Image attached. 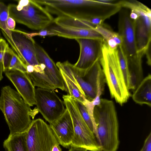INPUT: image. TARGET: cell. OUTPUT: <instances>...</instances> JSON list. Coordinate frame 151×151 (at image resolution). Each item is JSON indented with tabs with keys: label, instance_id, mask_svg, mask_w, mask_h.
I'll return each mask as SVG.
<instances>
[{
	"label": "cell",
	"instance_id": "cell-1",
	"mask_svg": "<svg viewBox=\"0 0 151 151\" xmlns=\"http://www.w3.org/2000/svg\"><path fill=\"white\" fill-rule=\"evenodd\" d=\"M16 91L9 86L2 87L0 96V110L4 114L10 136L27 131L35 116L37 108L32 109Z\"/></svg>",
	"mask_w": 151,
	"mask_h": 151
},
{
	"label": "cell",
	"instance_id": "cell-2",
	"mask_svg": "<svg viewBox=\"0 0 151 151\" xmlns=\"http://www.w3.org/2000/svg\"><path fill=\"white\" fill-rule=\"evenodd\" d=\"M96 138L102 151H117L119 144V124L117 112L112 101L101 99L94 109Z\"/></svg>",
	"mask_w": 151,
	"mask_h": 151
},
{
	"label": "cell",
	"instance_id": "cell-3",
	"mask_svg": "<svg viewBox=\"0 0 151 151\" xmlns=\"http://www.w3.org/2000/svg\"><path fill=\"white\" fill-rule=\"evenodd\" d=\"M117 49H111L103 42L99 62L111 97L122 105L127 102L131 95L125 83Z\"/></svg>",
	"mask_w": 151,
	"mask_h": 151
},
{
	"label": "cell",
	"instance_id": "cell-4",
	"mask_svg": "<svg viewBox=\"0 0 151 151\" xmlns=\"http://www.w3.org/2000/svg\"><path fill=\"white\" fill-rule=\"evenodd\" d=\"M8 7L9 17L31 29L42 30L53 22L50 14L34 0H20Z\"/></svg>",
	"mask_w": 151,
	"mask_h": 151
},
{
	"label": "cell",
	"instance_id": "cell-5",
	"mask_svg": "<svg viewBox=\"0 0 151 151\" xmlns=\"http://www.w3.org/2000/svg\"><path fill=\"white\" fill-rule=\"evenodd\" d=\"M62 97L73 125L74 135L70 146L84 148L90 151H102L94 132L82 117L76 100L68 94L63 95Z\"/></svg>",
	"mask_w": 151,
	"mask_h": 151
},
{
	"label": "cell",
	"instance_id": "cell-6",
	"mask_svg": "<svg viewBox=\"0 0 151 151\" xmlns=\"http://www.w3.org/2000/svg\"><path fill=\"white\" fill-rule=\"evenodd\" d=\"M130 11L136 13L137 16L134 20L137 52L145 54L150 49L151 41V10L137 1L129 4Z\"/></svg>",
	"mask_w": 151,
	"mask_h": 151
},
{
	"label": "cell",
	"instance_id": "cell-7",
	"mask_svg": "<svg viewBox=\"0 0 151 151\" xmlns=\"http://www.w3.org/2000/svg\"><path fill=\"white\" fill-rule=\"evenodd\" d=\"M27 132L28 151H51L59 144L49 125L40 118L33 120Z\"/></svg>",
	"mask_w": 151,
	"mask_h": 151
},
{
	"label": "cell",
	"instance_id": "cell-8",
	"mask_svg": "<svg viewBox=\"0 0 151 151\" xmlns=\"http://www.w3.org/2000/svg\"><path fill=\"white\" fill-rule=\"evenodd\" d=\"M35 97L37 109L49 124L58 119L65 110L63 101L54 90L38 87Z\"/></svg>",
	"mask_w": 151,
	"mask_h": 151
},
{
	"label": "cell",
	"instance_id": "cell-9",
	"mask_svg": "<svg viewBox=\"0 0 151 151\" xmlns=\"http://www.w3.org/2000/svg\"><path fill=\"white\" fill-rule=\"evenodd\" d=\"M75 40L79 45L80 53L78 60L73 66L78 73L82 76L95 62L99 60L104 41L100 39L87 38H79Z\"/></svg>",
	"mask_w": 151,
	"mask_h": 151
},
{
	"label": "cell",
	"instance_id": "cell-10",
	"mask_svg": "<svg viewBox=\"0 0 151 151\" xmlns=\"http://www.w3.org/2000/svg\"><path fill=\"white\" fill-rule=\"evenodd\" d=\"M11 31L13 41L24 62L26 65L34 67L33 73L39 72L41 67L36 57L35 42L30 33L15 29Z\"/></svg>",
	"mask_w": 151,
	"mask_h": 151
},
{
	"label": "cell",
	"instance_id": "cell-11",
	"mask_svg": "<svg viewBox=\"0 0 151 151\" xmlns=\"http://www.w3.org/2000/svg\"><path fill=\"white\" fill-rule=\"evenodd\" d=\"M119 12L118 33L122 39V47L128 58L137 53L134 23L129 17L128 9L122 8Z\"/></svg>",
	"mask_w": 151,
	"mask_h": 151
},
{
	"label": "cell",
	"instance_id": "cell-12",
	"mask_svg": "<svg viewBox=\"0 0 151 151\" xmlns=\"http://www.w3.org/2000/svg\"><path fill=\"white\" fill-rule=\"evenodd\" d=\"M5 73L25 102L30 106L36 105V89L27 73L14 70Z\"/></svg>",
	"mask_w": 151,
	"mask_h": 151
},
{
	"label": "cell",
	"instance_id": "cell-13",
	"mask_svg": "<svg viewBox=\"0 0 151 151\" xmlns=\"http://www.w3.org/2000/svg\"><path fill=\"white\" fill-rule=\"evenodd\" d=\"M49 125L59 145L69 148L73 137L74 129L70 116L66 108L62 115Z\"/></svg>",
	"mask_w": 151,
	"mask_h": 151
},
{
	"label": "cell",
	"instance_id": "cell-14",
	"mask_svg": "<svg viewBox=\"0 0 151 151\" xmlns=\"http://www.w3.org/2000/svg\"><path fill=\"white\" fill-rule=\"evenodd\" d=\"M36 57L40 63L45 66L47 77L55 87L65 91L63 81L60 70L56 64L42 47L35 42Z\"/></svg>",
	"mask_w": 151,
	"mask_h": 151
},
{
	"label": "cell",
	"instance_id": "cell-15",
	"mask_svg": "<svg viewBox=\"0 0 151 151\" xmlns=\"http://www.w3.org/2000/svg\"><path fill=\"white\" fill-rule=\"evenodd\" d=\"M56 64L60 70L65 73L81 88L86 99L92 101L96 98L97 90L84 77L78 73L73 64L68 60L63 62H58Z\"/></svg>",
	"mask_w": 151,
	"mask_h": 151
},
{
	"label": "cell",
	"instance_id": "cell-16",
	"mask_svg": "<svg viewBox=\"0 0 151 151\" xmlns=\"http://www.w3.org/2000/svg\"><path fill=\"white\" fill-rule=\"evenodd\" d=\"M55 36L75 39L87 38L103 40L102 36L94 29H86L60 26L55 24L48 29Z\"/></svg>",
	"mask_w": 151,
	"mask_h": 151
},
{
	"label": "cell",
	"instance_id": "cell-17",
	"mask_svg": "<svg viewBox=\"0 0 151 151\" xmlns=\"http://www.w3.org/2000/svg\"><path fill=\"white\" fill-rule=\"evenodd\" d=\"M145 55L143 52H137L134 56L127 58L129 77V90H135L143 79L142 60Z\"/></svg>",
	"mask_w": 151,
	"mask_h": 151
},
{
	"label": "cell",
	"instance_id": "cell-18",
	"mask_svg": "<svg viewBox=\"0 0 151 151\" xmlns=\"http://www.w3.org/2000/svg\"><path fill=\"white\" fill-rule=\"evenodd\" d=\"M133 100L137 104L151 106V75L149 74L143 79L132 95Z\"/></svg>",
	"mask_w": 151,
	"mask_h": 151
},
{
	"label": "cell",
	"instance_id": "cell-19",
	"mask_svg": "<svg viewBox=\"0 0 151 151\" xmlns=\"http://www.w3.org/2000/svg\"><path fill=\"white\" fill-rule=\"evenodd\" d=\"M94 29L102 36L104 42L111 49H116L122 45V40L121 36L104 23L96 26Z\"/></svg>",
	"mask_w": 151,
	"mask_h": 151
},
{
	"label": "cell",
	"instance_id": "cell-20",
	"mask_svg": "<svg viewBox=\"0 0 151 151\" xmlns=\"http://www.w3.org/2000/svg\"><path fill=\"white\" fill-rule=\"evenodd\" d=\"M27 132L9 136L4 142L6 151H28L26 142Z\"/></svg>",
	"mask_w": 151,
	"mask_h": 151
},
{
	"label": "cell",
	"instance_id": "cell-21",
	"mask_svg": "<svg viewBox=\"0 0 151 151\" xmlns=\"http://www.w3.org/2000/svg\"><path fill=\"white\" fill-rule=\"evenodd\" d=\"M9 17L8 8L3 3L0 2V29L8 42H9L13 50L19 58H22L13 41L11 30L8 28L7 22Z\"/></svg>",
	"mask_w": 151,
	"mask_h": 151
},
{
	"label": "cell",
	"instance_id": "cell-22",
	"mask_svg": "<svg viewBox=\"0 0 151 151\" xmlns=\"http://www.w3.org/2000/svg\"><path fill=\"white\" fill-rule=\"evenodd\" d=\"M60 71L63 81L65 91L75 100L83 103L86 99L81 88L65 73Z\"/></svg>",
	"mask_w": 151,
	"mask_h": 151
},
{
	"label": "cell",
	"instance_id": "cell-23",
	"mask_svg": "<svg viewBox=\"0 0 151 151\" xmlns=\"http://www.w3.org/2000/svg\"><path fill=\"white\" fill-rule=\"evenodd\" d=\"M15 53L5 40L2 38L0 39V63L2 64L4 72L8 70L10 61Z\"/></svg>",
	"mask_w": 151,
	"mask_h": 151
},
{
	"label": "cell",
	"instance_id": "cell-24",
	"mask_svg": "<svg viewBox=\"0 0 151 151\" xmlns=\"http://www.w3.org/2000/svg\"><path fill=\"white\" fill-rule=\"evenodd\" d=\"M120 66L124 76L126 85L129 89V74L127 57L121 46L117 49Z\"/></svg>",
	"mask_w": 151,
	"mask_h": 151
},
{
	"label": "cell",
	"instance_id": "cell-25",
	"mask_svg": "<svg viewBox=\"0 0 151 151\" xmlns=\"http://www.w3.org/2000/svg\"><path fill=\"white\" fill-rule=\"evenodd\" d=\"M14 70L26 73V65L15 53L13 55L8 70Z\"/></svg>",
	"mask_w": 151,
	"mask_h": 151
},
{
	"label": "cell",
	"instance_id": "cell-26",
	"mask_svg": "<svg viewBox=\"0 0 151 151\" xmlns=\"http://www.w3.org/2000/svg\"><path fill=\"white\" fill-rule=\"evenodd\" d=\"M76 101L82 117L90 129L93 132V123L88 110L82 103L76 100Z\"/></svg>",
	"mask_w": 151,
	"mask_h": 151
},
{
	"label": "cell",
	"instance_id": "cell-27",
	"mask_svg": "<svg viewBox=\"0 0 151 151\" xmlns=\"http://www.w3.org/2000/svg\"><path fill=\"white\" fill-rule=\"evenodd\" d=\"M139 151H151V132L146 138L143 146Z\"/></svg>",
	"mask_w": 151,
	"mask_h": 151
},
{
	"label": "cell",
	"instance_id": "cell-28",
	"mask_svg": "<svg viewBox=\"0 0 151 151\" xmlns=\"http://www.w3.org/2000/svg\"><path fill=\"white\" fill-rule=\"evenodd\" d=\"M32 37L36 36H55V34L50 31L48 29H42L39 32L32 33Z\"/></svg>",
	"mask_w": 151,
	"mask_h": 151
},
{
	"label": "cell",
	"instance_id": "cell-29",
	"mask_svg": "<svg viewBox=\"0 0 151 151\" xmlns=\"http://www.w3.org/2000/svg\"><path fill=\"white\" fill-rule=\"evenodd\" d=\"M7 24L8 28L10 30L15 29L16 25L15 21L10 17H9L8 18Z\"/></svg>",
	"mask_w": 151,
	"mask_h": 151
},
{
	"label": "cell",
	"instance_id": "cell-30",
	"mask_svg": "<svg viewBox=\"0 0 151 151\" xmlns=\"http://www.w3.org/2000/svg\"><path fill=\"white\" fill-rule=\"evenodd\" d=\"M86 149L81 147L70 146V147L68 151H87Z\"/></svg>",
	"mask_w": 151,
	"mask_h": 151
},
{
	"label": "cell",
	"instance_id": "cell-31",
	"mask_svg": "<svg viewBox=\"0 0 151 151\" xmlns=\"http://www.w3.org/2000/svg\"><path fill=\"white\" fill-rule=\"evenodd\" d=\"M97 1L105 4H112L116 3L118 1L115 0H96Z\"/></svg>",
	"mask_w": 151,
	"mask_h": 151
},
{
	"label": "cell",
	"instance_id": "cell-32",
	"mask_svg": "<svg viewBox=\"0 0 151 151\" xmlns=\"http://www.w3.org/2000/svg\"><path fill=\"white\" fill-rule=\"evenodd\" d=\"M51 151H62L61 148L59 144L55 145L52 147Z\"/></svg>",
	"mask_w": 151,
	"mask_h": 151
},
{
	"label": "cell",
	"instance_id": "cell-33",
	"mask_svg": "<svg viewBox=\"0 0 151 151\" xmlns=\"http://www.w3.org/2000/svg\"><path fill=\"white\" fill-rule=\"evenodd\" d=\"M3 68L2 63H0V82L3 78Z\"/></svg>",
	"mask_w": 151,
	"mask_h": 151
},
{
	"label": "cell",
	"instance_id": "cell-34",
	"mask_svg": "<svg viewBox=\"0 0 151 151\" xmlns=\"http://www.w3.org/2000/svg\"></svg>",
	"mask_w": 151,
	"mask_h": 151
}]
</instances>
